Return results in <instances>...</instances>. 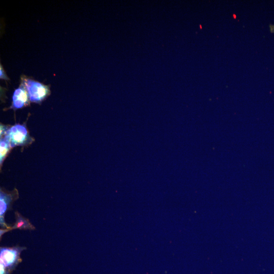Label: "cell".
<instances>
[{"instance_id": "obj_8", "label": "cell", "mask_w": 274, "mask_h": 274, "mask_svg": "<svg viewBox=\"0 0 274 274\" xmlns=\"http://www.w3.org/2000/svg\"><path fill=\"white\" fill-rule=\"evenodd\" d=\"M9 128H8V127L6 126H4L3 125H1V128H0V134H1V136L2 137V136H3V135H5V134L6 133L7 130H8Z\"/></svg>"}, {"instance_id": "obj_3", "label": "cell", "mask_w": 274, "mask_h": 274, "mask_svg": "<svg viewBox=\"0 0 274 274\" xmlns=\"http://www.w3.org/2000/svg\"><path fill=\"white\" fill-rule=\"evenodd\" d=\"M22 247H1L0 249V262L8 270L13 268L20 260V253Z\"/></svg>"}, {"instance_id": "obj_6", "label": "cell", "mask_w": 274, "mask_h": 274, "mask_svg": "<svg viewBox=\"0 0 274 274\" xmlns=\"http://www.w3.org/2000/svg\"><path fill=\"white\" fill-rule=\"evenodd\" d=\"M16 216L15 224L11 229H33L35 228L27 219L22 217L19 213H16Z\"/></svg>"}, {"instance_id": "obj_10", "label": "cell", "mask_w": 274, "mask_h": 274, "mask_svg": "<svg viewBox=\"0 0 274 274\" xmlns=\"http://www.w3.org/2000/svg\"><path fill=\"white\" fill-rule=\"evenodd\" d=\"M1 274H9L8 270L2 265H1Z\"/></svg>"}, {"instance_id": "obj_11", "label": "cell", "mask_w": 274, "mask_h": 274, "mask_svg": "<svg viewBox=\"0 0 274 274\" xmlns=\"http://www.w3.org/2000/svg\"><path fill=\"white\" fill-rule=\"evenodd\" d=\"M269 28H270V32L272 33H273L274 32V25H272V24L269 25Z\"/></svg>"}, {"instance_id": "obj_12", "label": "cell", "mask_w": 274, "mask_h": 274, "mask_svg": "<svg viewBox=\"0 0 274 274\" xmlns=\"http://www.w3.org/2000/svg\"><path fill=\"white\" fill-rule=\"evenodd\" d=\"M8 229H5V230H1V236L4 234V232L8 231Z\"/></svg>"}, {"instance_id": "obj_7", "label": "cell", "mask_w": 274, "mask_h": 274, "mask_svg": "<svg viewBox=\"0 0 274 274\" xmlns=\"http://www.w3.org/2000/svg\"><path fill=\"white\" fill-rule=\"evenodd\" d=\"M11 148L7 140L5 138H1L0 141V163L1 165Z\"/></svg>"}, {"instance_id": "obj_9", "label": "cell", "mask_w": 274, "mask_h": 274, "mask_svg": "<svg viewBox=\"0 0 274 274\" xmlns=\"http://www.w3.org/2000/svg\"><path fill=\"white\" fill-rule=\"evenodd\" d=\"M0 77L1 79H4V80H8V78L7 77L3 67H2V65H1V69H0Z\"/></svg>"}, {"instance_id": "obj_4", "label": "cell", "mask_w": 274, "mask_h": 274, "mask_svg": "<svg viewBox=\"0 0 274 274\" xmlns=\"http://www.w3.org/2000/svg\"><path fill=\"white\" fill-rule=\"evenodd\" d=\"M29 100L27 91L24 84L22 82L20 86L13 92L11 108L13 110L22 108L28 104Z\"/></svg>"}, {"instance_id": "obj_1", "label": "cell", "mask_w": 274, "mask_h": 274, "mask_svg": "<svg viewBox=\"0 0 274 274\" xmlns=\"http://www.w3.org/2000/svg\"><path fill=\"white\" fill-rule=\"evenodd\" d=\"M22 82L25 86L31 102L40 103L50 93L49 87L39 82L30 79L22 78Z\"/></svg>"}, {"instance_id": "obj_5", "label": "cell", "mask_w": 274, "mask_h": 274, "mask_svg": "<svg viewBox=\"0 0 274 274\" xmlns=\"http://www.w3.org/2000/svg\"><path fill=\"white\" fill-rule=\"evenodd\" d=\"M13 197L11 194L1 190L0 192V223L3 227L8 228L4 220L5 213L9 209L12 201Z\"/></svg>"}, {"instance_id": "obj_2", "label": "cell", "mask_w": 274, "mask_h": 274, "mask_svg": "<svg viewBox=\"0 0 274 274\" xmlns=\"http://www.w3.org/2000/svg\"><path fill=\"white\" fill-rule=\"evenodd\" d=\"M4 138L9 143L11 148L26 145L31 141L25 125L20 124L10 127Z\"/></svg>"}]
</instances>
